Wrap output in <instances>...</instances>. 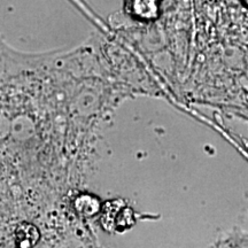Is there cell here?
Returning a JSON list of instances; mask_svg holds the SVG:
<instances>
[{"mask_svg":"<svg viewBox=\"0 0 248 248\" xmlns=\"http://www.w3.org/2000/svg\"><path fill=\"white\" fill-rule=\"evenodd\" d=\"M17 248H32L39 240V231L30 223H21L15 230Z\"/></svg>","mask_w":248,"mask_h":248,"instance_id":"3957f363","label":"cell"},{"mask_svg":"<svg viewBox=\"0 0 248 248\" xmlns=\"http://www.w3.org/2000/svg\"><path fill=\"white\" fill-rule=\"evenodd\" d=\"M101 224L105 230L122 232L135 224V213L121 200H111L101 208Z\"/></svg>","mask_w":248,"mask_h":248,"instance_id":"6da1fadb","label":"cell"},{"mask_svg":"<svg viewBox=\"0 0 248 248\" xmlns=\"http://www.w3.org/2000/svg\"><path fill=\"white\" fill-rule=\"evenodd\" d=\"M244 2H245V4H246V5L248 6V0H244Z\"/></svg>","mask_w":248,"mask_h":248,"instance_id":"277c9868","label":"cell"},{"mask_svg":"<svg viewBox=\"0 0 248 248\" xmlns=\"http://www.w3.org/2000/svg\"><path fill=\"white\" fill-rule=\"evenodd\" d=\"M74 208L79 216L93 217L101 212L102 204L100 200L93 194L83 193L77 195L74 200Z\"/></svg>","mask_w":248,"mask_h":248,"instance_id":"7a4b0ae2","label":"cell"}]
</instances>
